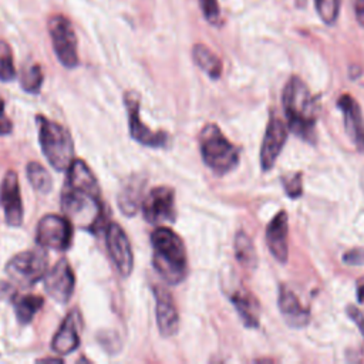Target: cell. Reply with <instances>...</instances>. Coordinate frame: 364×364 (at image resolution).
I'll use <instances>...</instances> for the list:
<instances>
[{"instance_id":"cell-31","label":"cell","mask_w":364,"mask_h":364,"mask_svg":"<svg viewBox=\"0 0 364 364\" xmlns=\"http://www.w3.org/2000/svg\"><path fill=\"white\" fill-rule=\"evenodd\" d=\"M344 263L353 264V266H361L364 264V247H354L344 253L343 256Z\"/></svg>"},{"instance_id":"cell-9","label":"cell","mask_w":364,"mask_h":364,"mask_svg":"<svg viewBox=\"0 0 364 364\" xmlns=\"http://www.w3.org/2000/svg\"><path fill=\"white\" fill-rule=\"evenodd\" d=\"M124 104L128 117V131L134 141L149 148H165L169 145V135L164 131H152L139 117V95L135 91L124 94Z\"/></svg>"},{"instance_id":"cell-26","label":"cell","mask_w":364,"mask_h":364,"mask_svg":"<svg viewBox=\"0 0 364 364\" xmlns=\"http://www.w3.org/2000/svg\"><path fill=\"white\" fill-rule=\"evenodd\" d=\"M43 80H44V74H43V68L40 64L31 63L21 70L20 85L26 92H30V94L40 92Z\"/></svg>"},{"instance_id":"cell-3","label":"cell","mask_w":364,"mask_h":364,"mask_svg":"<svg viewBox=\"0 0 364 364\" xmlns=\"http://www.w3.org/2000/svg\"><path fill=\"white\" fill-rule=\"evenodd\" d=\"M152 266L168 284H179L188 274L185 245L172 229L159 226L151 233Z\"/></svg>"},{"instance_id":"cell-32","label":"cell","mask_w":364,"mask_h":364,"mask_svg":"<svg viewBox=\"0 0 364 364\" xmlns=\"http://www.w3.org/2000/svg\"><path fill=\"white\" fill-rule=\"evenodd\" d=\"M13 129V124L4 111V101L0 97V135H9Z\"/></svg>"},{"instance_id":"cell-30","label":"cell","mask_w":364,"mask_h":364,"mask_svg":"<svg viewBox=\"0 0 364 364\" xmlns=\"http://www.w3.org/2000/svg\"><path fill=\"white\" fill-rule=\"evenodd\" d=\"M282 181H283V188L290 198H299L301 195V191H303L301 172L286 175L284 178H282Z\"/></svg>"},{"instance_id":"cell-14","label":"cell","mask_w":364,"mask_h":364,"mask_svg":"<svg viewBox=\"0 0 364 364\" xmlns=\"http://www.w3.org/2000/svg\"><path fill=\"white\" fill-rule=\"evenodd\" d=\"M155 296V316L156 326L162 337H171L176 334L179 328V313L171 291L159 284L152 286Z\"/></svg>"},{"instance_id":"cell-10","label":"cell","mask_w":364,"mask_h":364,"mask_svg":"<svg viewBox=\"0 0 364 364\" xmlns=\"http://www.w3.org/2000/svg\"><path fill=\"white\" fill-rule=\"evenodd\" d=\"M142 216L148 223L173 222L176 216L175 191L171 186H155L148 192L141 203Z\"/></svg>"},{"instance_id":"cell-27","label":"cell","mask_w":364,"mask_h":364,"mask_svg":"<svg viewBox=\"0 0 364 364\" xmlns=\"http://www.w3.org/2000/svg\"><path fill=\"white\" fill-rule=\"evenodd\" d=\"M17 77L13 51L7 41L0 40V81L10 82Z\"/></svg>"},{"instance_id":"cell-24","label":"cell","mask_w":364,"mask_h":364,"mask_svg":"<svg viewBox=\"0 0 364 364\" xmlns=\"http://www.w3.org/2000/svg\"><path fill=\"white\" fill-rule=\"evenodd\" d=\"M235 257L245 269H253L257 262L253 240L243 230H239L235 236Z\"/></svg>"},{"instance_id":"cell-25","label":"cell","mask_w":364,"mask_h":364,"mask_svg":"<svg viewBox=\"0 0 364 364\" xmlns=\"http://www.w3.org/2000/svg\"><path fill=\"white\" fill-rule=\"evenodd\" d=\"M26 175H27L28 182L37 192L46 195L51 191L53 179H51L48 171L41 164H38L36 161L28 162L26 165Z\"/></svg>"},{"instance_id":"cell-1","label":"cell","mask_w":364,"mask_h":364,"mask_svg":"<svg viewBox=\"0 0 364 364\" xmlns=\"http://www.w3.org/2000/svg\"><path fill=\"white\" fill-rule=\"evenodd\" d=\"M60 202L61 209L82 229L97 232L105 223L100 183L82 159H74L67 169Z\"/></svg>"},{"instance_id":"cell-2","label":"cell","mask_w":364,"mask_h":364,"mask_svg":"<svg viewBox=\"0 0 364 364\" xmlns=\"http://www.w3.org/2000/svg\"><path fill=\"white\" fill-rule=\"evenodd\" d=\"M287 128L299 138L314 142L318 102L300 77H290L282 94Z\"/></svg>"},{"instance_id":"cell-4","label":"cell","mask_w":364,"mask_h":364,"mask_svg":"<svg viewBox=\"0 0 364 364\" xmlns=\"http://www.w3.org/2000/svg\"><path fill=\"white\" fill-rule=\"evenodd\" d=\"M36 122L43 155L57 172L67 171L74 161V142L68 129L41 114Z\"/></svg>"},{"instance_id":"cell-11","label":"cell","mask_w":364,"mask_h":364,"mask_svg":"<svg viewBox=\"0 0 364 364\" xmlns=\"http://www.w3.org/2000/svg\"><path fill=\"white\" fill-rule=\"evenodd\" d=\"M105 245L117 272L122 277H128L134 269V253L125 230L118 223L105 225Z\"/></svg>"},{"instance_id":"cell-15","label":"cell","mask_w":364,"mask_h":364,"mask_svg":"<svg viewBox=\"0 0 364 364\" xmlns=\"http://www.w3.org/2000/svg\"><path fill=\"white\" fill-rule=\"evenodd\" d=\"M286 139L287 124H284L279 117L270 115L260 148V165L263 171H269L276 164Z\"/></svg>"},{"instance_id":"cell-12","label":"cell","mask_w":364,"mask_h":364,"mask_svg":"<svg viewBox=\"0 0 364 364\" xmlns=\"http://www.w3.org/2000/svg\"><path fill=\"white\" fill-rule=\"evenodd\" d=\"M0 206L9 226L17 228L23 223V200L18 176L14 171H7L0 183Z\"/></svg>"},{"instance_id":"cell-21","label":"cell","mask_w":364,"mask_h":364,"mask_svg":"<svg viewBox=\"0 0 364 364\" xmlns=\"http://www.w3.org/2000/svg\"><path fill=\"white\" fill-rule=\"evenodd\" d=\"M145 188V179L141 175L131 176L129 181L122 186L118 193V208L127 216H132L136 213L138 208L144 200L142 192Z\"/></svg>"},{"instance_id":"cell-6","label":"cell","mask_w":364,"mask_h":364,"mask_svg":"<svg viewBox=\"0 0 364 364\" xmlns=\"http://www.w3.org/2000/svg\"><path fill=\"white\" fill-rule=\"evenodd\" d=\"M48 256L44 247L24 250L14 255L6 264L7 276L20 287L36 286L47 273Z\"/></svg>"},{"instance_id":"cell-5","label":"cell","mask_w":364,"mask_h":364,"mask_svg":"<svg viewBox=\"0 0 364 364\" xmlns=\"http://www.w3.org/2000/svg\"><path fill=\"white\" fill-rule=\"evenodd\" d=\"M199 149L205 165L216 175H225L239 164V148L223 135L216 124H206L202 128Z\"/></svg>"},{"instance_id":"cell-28","label":"cell","mask_w":364,"mask_h":364,"mask_svg":"<svg viewBox=\"0 0 364 364\" xmlns=\"http://www.w3.org/2000/svg\"><path fill=\"white\" fill-rule=\"evenodd\" d=\"M316 11L326 24H334L340 14V0H314Z\"/></svg>"},{"instance_id":"cell-16","label":"cell","mask_w":364,"mask_h":364,"mask_svg":"<svg viewBox=\"0 0 364 364\" xmlns=\"http://www.w3.org/2000/svg\"><path fill=\"white\" fill-rule=\"evenodd\" d=\"M80 327H81V316L77 309H73L58 330L55 331L51 340V348L58 355H67L75 351L80 346Z\"/></svg>"},{"instance_id":"cell-20","label":"cell","mask_w":364,"mask_h":364,"mask_svg":"<svg viewBox=\"0 0 364 364\" xmlns=\"http://www.w3.org/2000/svg\"><path fill=\"white\" fill-rule=\"evenodd\" d=\"M229 299L246 327H257L259 326L260 303L250 290L240 286L230 293Z\"/></svg>"},{"instance_id":"cell-35","label":"cell","mask_w":364,"mask_h":364,"mask_svg":"<svg viewBox=\"0 0 364 364\" xmlns=\"http://www.w3.org/2000/svg\"><path fill=\"white\" fill-rule=\"evenodd\" d=\"M357 296H358V301L364 303V282H358L357 286Z\"/></svg>"},{"instance_id":"cell-36","label":"cell","mask_w":364,"mask_h":364,"mask_svg":"<svg viewBox=\"0 0 364 364\" xmlns=\"http://www.w3.org/2000/svg\"><path fill=\"white\" fill-rule=\"evenodd\" d=\"M40 363H44V361H57V363H60L61 361V358H55V357H48V358H41V360H38Z\"/></svg>"},{"instance_id":"cell-19","label":"cell","mask_w":364,"mask_h":364,"mask_svg":"<svg viewBox=\"0 0 364 364\" xmlns=\"http://www.w3.org/2000/svg\"><path fill=\"white\" fill-rule=\"evenodd\" d=\"M277 304L283 318L289 326L299 328V327H304L309 323V318H310L309 310L301 304L299 297L284 284L280 286Z\"/></svg>"},{"instance_id":"cell-29","label":"cell","mask_w":364,"mask_h":364,"mask_svg":"<svg viewBox=\"0 0 364 364\" xmlns=\"http://www.w3.org/2000/svg\"><path fill=\"white\" fill-rule=\"evenodd\" d=\"M199 7L209 24L220 26L222 17H220V9H219L218 0H199Z\"/></svg>"},{"instance_id":"cell-23","label":"cell","mask_w":364,"mask_h":364,"mask_svg":"<svg viewBox=\"0 0 364 364\" xmlns=\"http://www.w3.org/2000/svg\"><path fill=\"white\" fill-rule=\"evenodd\" d=\"M44 299L37 294H23L13 297V307L17 320L21 324H28L34 316L41 310Z\"/></svg>"},{"instance_id":"cell-33","label":"cell","mask_w":364,"mask_h":364,"mask_svg":"<svg viewBox=\"0 0 364 364\" xmlns=\"http://www.w3.org/2000/svg\"><path fill=\"white\" fill-rule=\"evenodd\" d=\"M347 314L357 324V327L360 328V333L364 338V314L357 307H353V306H347Z\"/></svg>"},{"instance_id":"cell-13","label":"cell","mask_w":364,"mask_h":364,"mask_svg":"<svg viewBox=\"0 0 364 364\" xmlns=\"http://www.w3.org/2000/svg\"><path fill=\"white\" fill-rule=\"evenodd\" d=\"M75 289V276L67 259H60L44 276V290L57 303H67Z\"/></svg>"},{"instance_id":"cell-34","label":"cell","mask_w":364,"mask_h":364,"mask_svg":"<svg viewBox=\"0 0 364 364\" xmlns=\"http://www.w3.org/2000/svg\"><path fill=\"white\" fill-rule=\"evenodd\" d=\"M354 14L357 21L364 26V0H354Z\"/></svg>"},{"instance_id":"cell-7","label":"cell","mask_w":364,"mask_h":364,"mask_svg":"<svg viewBox=\"0 0 364 364\" xmlns=\"http://www.w3.org/2000/svg\"><path fill=\"white\" fill-rule=\"evenodd\" d=\"M47 28L53 50L60 64L70 70L75 68L80 63V58L77 50V36L70 18L63 14H54L48 18Z\"/></svg>"},{"instance_id":"cell-22","label":"cell","mask_w":364,"mask_h":364,"mask_svg":"<svg viewBox=\"0 0 364 364\" xmlns=\"http://www.w3.org/2000/svg\"><path fill=\"white\" fill-rule=\"evenodd\" d=\"M192 58L193 63L212 80H218L222 75V61L208 46L196 43L192 47Z\"/></svg>"},{"instance_id":"cell-17","label":"cell","mask_w":364,"mask_h":364,"mask_svg":"<svg viewBox=\"0 0 364 364\" xmlns=\"http://www.w3.org/2000/svg\"><path fill=\"white\" fill-rule=\"evenodd\" d=\"M337 107L344 114V128L360 152H364V118L358 102L348 94L337 100Z\"/></svg>"},{"instance_id":"cell-18","label":"cell","mask_w":364,"mask_h":364,"mask_svg":"<svg viewBox=\"0 0 364 364\" xmlns=\"http://www.w3.org/2000/svg\"><path fill=\"white\" fill-rule=\"evenodd\" d=\"M287 236H289V223L287 213L280 210L273 219L269 222L266 228V243L270 253L280 262L286 263L289 256L287 247Z\"/></svg>"},{"instance_id":"cell-8","label":"cell","mask_w":364,"mask_h":364,"mask_svg":"<svg viewBox=\"0 0 364 364\" xmlns=\"http://www.w3.org/2000/svg\"><path fill=\"white\" fill-rule=\"evenodd\" d=\"M73 223L68 218L55 213L44 215L36 229V242L44 249L63 252L73 243Z\"/></svg>"}]
</instances>
